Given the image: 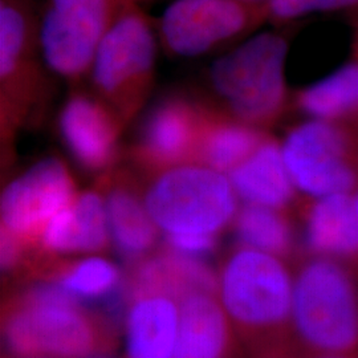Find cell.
Instances as JSON below:
<instances>
[{"label": "cell", "instance_id": "1", "mask_svg": "<svg viewBox=\"0 0 358 358\" xmlns=\"http://www.w3.org/2000/svg\"><path fill=\"white\" fill-rule=\"evenodd\" d=\"M113 333L53 282L29 288L3 319L6 346L19 358H88L101 352Z\"/></svg>", "mask_w": 358, "mask_h": 358}, {"label": "cell", "instance_id": "2", "mask_svg": "<svg viewBox=\"0 0 358 358\" xmlns=\"http://www.w3.org/2000/svg\"><path fill=\"white\" fill-rule=\"evenodd\" d=\"M289 40L282 32H259L219 56L207 73L215 106L252 128L272 125L289 101L285 78Z\"/></svg>", "mask_w": 358, "mask_h": 358}, {"label": "cell", "instance_id": "3", "mask_svg": "<svg viewBox=\"0 0 358 358\" xmlns=\"http://www.w3.org/2000/svg\"><path fill=\"white\" fill-rule=\"evenodd\" d=\"M35 0H0V110L1 137L36 113L50 94V68L40 44Z\"/></svg>", "mask_w": 358, "mask_h": 358}, {"label": "cell", "instance_id": "4", "mask_svg": "<svg viewBox=\"0 0 358 358\" xmlns=\"http://www.w3.org/2000/svg\"><path fill=\"white\" fill-rule=\"evenodd\" d=\"M157 34L141 4L133 6L110 28L92 65L94 94L124 125L141 110L153 90Z\"/></svg>", "mask_w": 358, "mask_h": 358}, {"label": "cell", "instance_id": "5", "mask_svg": "<svg viewBox=\"0 0 358 358\" xmlns=\"http://www.w3.org/2000/svg\"><path fill=\"white\" fill-rule=\"evenodd\" d=\"M294 331L304 345L324 356H346L358 346V294L337 262L317 257L294 282Z\"/></svg>", "mask_w": 358, "mask_h": 358}, {"label": "cell", "instance_id": "6", "mask_svg": "<svg viewBox=\"0 0 358 358\" xmlns=\"http://www.w3.org/2000/svg\"><path fill=\"white\" fill-rule=\"evenodd\" d=\"M236 196L227 174L187 164L159 173L145 206L166 235L215 236L236 215Z\"/></svg>", "mask_w": 358, "mask_h": 358}, {"label": "cell", "instance_id": "7", "mask_svg": "<svg viewBox=\"0 0 358 358\" xmlns=\"http://www.w3.org/2000/svg\"><path fill=\"white\" fill-rule=\"evenodd\" d=\"M294 282L279 256L242 247L222 267L217 294L229 319L244 333L264 336L291 319Z\"/></svg>", "mask_w": 358, "mask_h": 358}, {"label": "cell", "instance_id": "8", "mask_svg": "<svg viewBox=\"0 0 358 358\" xmlns=\"http://www.w3.org/2000/svg\"><path fill=\"white\" fill-rule=\"evenodd\" d=\"M146 0H47L40 15V44L52 73L72 88L90 77L103 38L130 7Z\"/></svg>", "mask_w": 358, "mask_h": 358}, {"label": "cell", "instance_id": "9", "mask_svg": "<svg viewBox=\"0 0 358 358\" xmlns=\"http://www.w3.org/2000/svg\"><path fill=\"white\" fill-rule=\"evenodd\" d=\"M264 23V4L245 0H174L162 13L157 31L170 56L201 57L244 41Z\"/></svg>", "mask_w": 358, "mask_h": 358}, {"label": "cell", "instance_id": "10", "mask_svg": "<svg viewBox=\"0 0 358 358\" xmlns=\"http://www.w3.org/2000/svg\"><path fill=\"white\" fill-rule=\"evenodd\" d=\"M355 152L344 124L310 118L291 129L282 143L294 189L316 201L356 190Z\"/></svg>", "mask_w": 358, "mask_h": 358}, {"label": "cell", "instance_id": "11", "mask_svg": "<svg viewBox=\"0 0 358 358\" xmlns=\"http://www.w3.org/2000/svg\"><path fill=\"white\" fill-rule=\"evenodd\" d=\"M75 199L64 162L48 157L11 182L1 196V230L29 245L40 241L52 217Z\"/></svg>", "mask_w": 358, "mask_h": 358}, {"label": "cell", "instance_id": "12", "mask_svg": "<svg viewBox=\"0 0 358 358\" xmlns=\"http://www.w3.org/2000/svg\"><path fill=\"white\" fill-rule=\"evenodd\" d=\"M203 103L171 94L155 103L142 122L134 161L148 171L195 164L203 122Z\"/></svg>", "mask_w": 358, "mask_h": 358}, {"label": "cell", "instance_id": "13", "mask_svg": "<svg viewBox=\"0 0 358 358\" xmlns=\"http://www.w3.org/2000/svg\"><path fill=\"white\" fill-rule=\"evenodd\" d=\"M124 124L96 94L73 87L59 115V131L66 149L90 171L110 166L118 153Z\"/></svg>", "mask_w": 358, "mask_h": 358}, {"label": "cell", "instance_id": "14", "mask_svg": "<svg viewBox=\"0 0 358 358\" xmlns=\"http://www.w3.org/2000/svg\"><path fill=\"white\" fill-rule=\"evenodd\" d=\"M125 291L129 304L143 296H165L182 301L192 294H217V279L201 259L165 248L140 260L125 282Z\"/></svg>", "mask_w": 358, "mask_h": 358}, {"label": "cell", "instance_id": "15", "mask_svg": "<svg viewBox=\"0 0 358 358\" xmlns=\"http://www.w3.org/2000/svg\"><path fill=\"white\" fill-rule=\"evenodd\" d=\"M109 235L103 198L85 192L52 217L41 234L40 244L48 254L96 252L105 248Z\"/></svg>", "mask_w": 358, "mask_h": 358}, {"label": "cell", "instance_id": "16", "mask_svg": "<svg viewBox=\"0 0 358 358\" xmlns=\"http://www.w3.org/2000/svg\"><path fill=\"white\" fill-rule=\"evenodd\" d=\"M179 307L165 296H143L130 301L125 316L128 358H174Z\"/></svg>", "mask_w": 358, "mask_h": 358}, {"label": "cell", "instance_id": "17", "mask_svg": "<svg viewBox=\"0 0 358 358\" xmlns=\"http://www.w3.org/2000/svg\"><path fill=\"white\" fill-rule=\"evenodd\" d=\"M215 294H192L179 301L174 358H226L230 353L229 316Z\"/></svg>", "mask_w": 358, "mask_h": 358}, {"label": "cell", "instance_id": "18", "mask_svg": "<svg viewBox=\"0 0 358 358\" xmlns=\"http://www.w3.org/2000/svg\"><path fill=\"white\" fill-rule=\"evenodd\" d=\"M103 182L108 190L105 207L113 244L125 259L140 260L153 248L157 226L125 176L110 174Z\"/></svg>", "mask_w": 358, "mask_h": 358}, {"label": "cell", "instance_id": "19", "mask_svg": "<svg viewBox=\"0 0 358 358\" xmlns=\"http://www.w3.org/2000/svg\"><path fill=\"white\" fill-rule=\"evenodd\" d=\"M229 178L245 205L280 210L291 202L296 190L282 158V145L269 137L231 171Z\"/></svg>", "mask_w": 358, "mask_h": 358}, {"label": "cell", "instance_id": "20", "mask_svg": "<svg viewBox=\"0 0 358 358\" xmlns=\"http://www.w3.org/2000/svg\"><path fill=\"white\" fill-rule=\"evenodd\" d=\"M352 24V50L345 63L294 94L296 106L310 120L344 124L358 118V16Z\"/></svg>", "mask_w": 358, "mask_h": 358}, {"label": "cell", "instance_id": "21", "mask_svg": "<svg viewBox=\"0 0 358 358\" xmlns=\"http://www.w3.org/2000/svg\"><path fill=\"white\" fill-rule=\"evenodd\" d=\"M203 122L195 164L230 174L267 138L260 129L232 118L215 105L203 103Z\"/></svg>", "mask_w": 358, "mask_h": 358}, {"label": "cell", "instance_id": "22", "mask_svg": "<svg viewBox=\"0 0 358 358\" xmlns=\"http://www.w3.org/2000/svg\"><path fill=\"white\" fill-rule=\"evenodd\" d=\"M307 245L321 257H343L358 252V213L352 194L317 199L308 215Z\"/></svg>", "mask_w": 358, "mask_h": 358}, {"label": "cell", "instance_id": "23", "mask_svg": "<svg viewBox=\"0 0 358 358\" xmlns=\"http://www.w3.org/2000/svg\"><path fill=\"white\" fill-rule=\"evenodd\" d=\"M53 282L80 304L97 303L100 308L125 291L120 269L103 257H88L69 264L57 271Z\"/></svg>", "mask_w": 358, "mask_h": 358}, {"label": "cell", "instance_id": "24", "mask_svg": "<svg viewBox=\"0 0 358 358\" xmlns=\"http://www.w3.org/2000/svg\"><path fill=\"white\" fill-rule=\"evenodd\" d=\"M235 234L245 248L269 255H282L292 244V231L285 217L266 206H244L235 217Z\"/></svg>", "mask_w": 358, "mask_h": 358}, {"label": "cell", "instance_id": "25", "mask_svg": "<svg viewBox=\"0 0 358 358\" xmlns=\"http://www.w3.org/2000/svg\"><path fill=\"white\" fill-rule=\"evenodd\" d=\"M267 22L285 26L313 13H345L358 16V0H269L264 4Z\"/></svg>", "mask_w": 358, "mask_h": 358}, {"label": "cell", "instance_id": "26", "mask_svg": "<svg viewBox=\"0 0 358 358\" xmlns=\"http://www.w3.org/2000/svg\"><path fill=\"white\" fill-rule=\"evenodd\" d=\"M217 247L215 236L210 235H166V248L180 255L201 259Z\"/></svg>", "mask_w": 358, "mask_h": 358}, {"label": "cell", "instance_id": "27", "mask_svg": "<svg viewBox=\"0 0 358 358\" xmlns=\"http://www.w3.org/2000/svg\"><path fill=\"white\" fill-rule=\"evenodd\" d=\"M352 195H353V202H355V206H356V210H357L358 213V189H356Z\"/></svg>", "mask_w": 358, "mask_h": 358}, {"label": "cell", "instance_id": "28", "mask_svg": "<svg viewBox=\"0 0 358 358\" xmlns=\"http://www.w3.org/2000/svg\"><path fill=\"white\" fill-rule=\"evenodd\" d=\"M248 3H254V4H266L269 0H245Z\"/></svg>", "mask_w": 358, "mask_h": 358}, {"label": "cell", "instance_id": "29", "mask_svg": "<svg viewBox=\"0 0 358 358\" xmlns=\"http://www.w3.org/2000/svg\"><path fill=\"white\" fill-rule=\"evenodd\" d=\"M321 358H348L346 356H324Z\"/></svg>", "mask_w": 358, "mask_h": 358}, {"label": "cell", "instance_id": "30", "mask_svg": "<svg viewBox=\"0 0 358 358\" xmlns=\"http://www.w3.org/2000/svg\"><path fill=\"white\" fill-rule=\"evenodd\" d=\"M93 358H110V357H105V356H99V357H93Z\"/></svg>", "mask_w": 358, "mask_h": 358}]
</instances>
